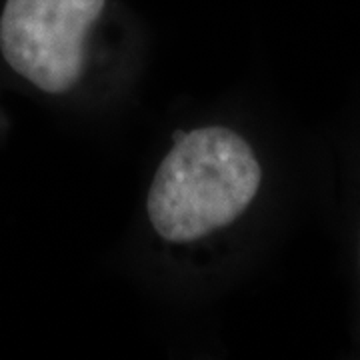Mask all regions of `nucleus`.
I'll list each match as a JSON object with an SVG mask.
<instances>
[{"instance_id":"f03ea898","label":"nucleus","mask_w":360,"mask_h":360,"mask_svg":"<svg viewBox=\"0 0 360 360\" xmlns=\"http://www.w3.org/2000/svg\"><path fill=\"white\" fill-rule=\"evenodd\" d=\"M106 0H6L0 49L6 63L44 92H65L82 75L84 40Z\"/></svg>"},{"instance_id":"f257e3e1","label":"nucleus","mask_w":360,"mask_h":360,"mask_svg":"<svg viewBox=\"0 0 360 360\" xmlns=\"http://www.w3.org/2000/svg\"><path fill=\"white\" fill-rule=\"evenodd\" d=\"M260 165L248 142L224 127L184 134L156 170L148 193L155 231L188 243L245 212L260 186Z\"/></svg>"}]
</instances>
